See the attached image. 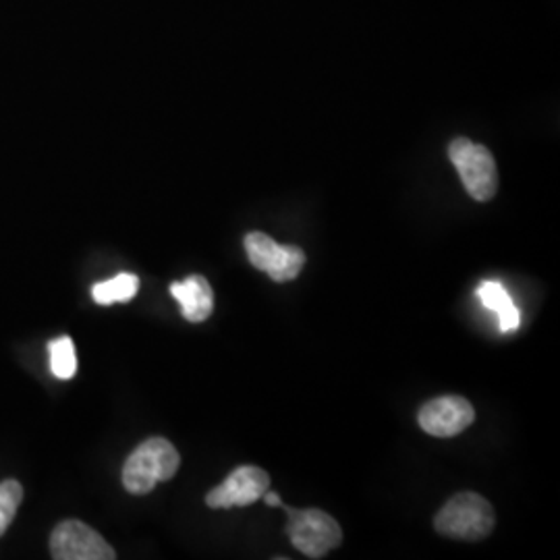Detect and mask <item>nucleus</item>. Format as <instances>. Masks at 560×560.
Here are the masks:
<instances>
[{"label":"nucleus","mask_w":560,"mask_h":560,"mask_svg":"<svg viewBox=\"0 0 560 560\" xmlns=\"http://www.w3.org/2000/svg\"><path fill=\"white\" fill-rule=\"evenodd\" d=\"M50 552L57 560H113L115 548L96 529L78 520L62 521L50 536Z\"/></svg>","instance_id":"6"},{"label":"nucleus","mask_w":560,"mask_h":560,"mask_svg":"<svg viewBox=\"0 0 560 560\" xmlns=\"http://www.w3.org/2000/svg\"><path fill=\"white\" fill-rule=\"evenodd\" d=\"M21 501H23V488L20 481H0V536L7 532L11 521L15 520Z\"/></svg>","instance_id":"13"},{"label":"nucleus","mask_w":560,"mask_h":560,"mask_svg":"<svg viewBox=\"0 0 560 560\" xmlns=\"http://www.w3.org/2000/svg\"><path fill=\"white\" fill-rule=\"evenodd\" d=\"M138 289H140V279L136 275L122 272L115 279L94 284L92 298L101 305H110V303H119V301L133 300L138 295Z\"/></svg>","instance_id":"11"},{"label":"nucleus","mask_w":560,"mask_h":560,"mask_svg":"<svg viewBox=\"0 0 560 560\" xmlns=\"http://www.w3.org/2000/svg\"><path fill=\"white\" fill-rule=\"evenodd\" d=\"M268 488H270V476L264 469L256 465H243L222 481L221 486L208 492L206 504L212 509L249 506L260 501Z\"/></svg>","instance_id":"8"},{"label":"nucleus","mask_w":560,"mask_h":560,"mask_svg":"<svg viewBox=\"0 0 560 560\" xmlns=\"http://www.w3.org/2000/svg\"><path fill=\"white\" fill-rule=\"evenodd\" d=\"M245 254L258 270L266 272L275 282L298 279L305 266V254L298 245H279L264 233H249L245 237Z\"/></svg>","instance_id":"5"},{"label":"nucleus","mask_w":560,"mask_h":560,"mask_svg":"<svg viewBox=\"0 0 560 560\" xmlns=\"http://www.w3.org/2000/svg\"><path fill=\"white\" fill-rule=\"evenodd\" d=\"M494 511L490 502L476 492H460L442 506L434 517V527L444 538L478 541L488 538L494 529Z\"/></svg>","instance_id":"2"},{"label":"nucleus","mask_w":560,"mask_h":560,"mask_svg":"<svg viewBox=\"0 0 560 560\" xmlns=\"http://www.w3.org/2000/svg\"><path fill=\"white\" fill-rule=\"evenodd\" d=\"M50 351V370L60 381H69L78 372L75 345L69 337H59L48 345Z\"/></svg>","instance_id":"12"},{"label":"nucleus","mask_w":560,"mask_h":560,"mask_svg":"<svg viewBox=\"0 0 560 560\" xmlns=\"http://www.w3.org/2000/svg\"><path fill=\"white\" fill-rule=\"evenodd\" d=\"M261 499H264V502H266L268 506H282V501H280V497L277 492H268V490H266Z\"/></svg>","instance_id":"14"},{"label":"nucleus","mask_w":560,"mask_h":560,"mask_svg":"<svg viewBox=\"0 0 560 560\" xmlns=\"http://www.w3.org/2000/svg\"><path fill=\"white\" fill-rule=\"evenodd\" d=\"M478 298L488 310L499 314L502 332H515L520 328L521 312L515 307V303H513L511 295L506 293V289L502 287L501 282H494V280L481 282L480 289H478Z\"/></svg>","instance_id":"10"},{"label":"nucleus","mask_w":560,"mask_h":560,"mask_svg":"<svg viewBox=\"0 0 560 560\" xmlns=\"http://www.w3.org/2000/svg\"><path fill=\"white\" fill-rule=\"evenodd\" d=\"M448 159L455 164L465 191L476 201L494 198L499 189V171L492 152L476 141L457 138L448 143Z\"/></svg>","instance_id":"3"},{"label":"nucleus","mask_w":560,"mask_h":560,"mask_svg":"<svg viewBox=\"0 0 560 560\" xmlns=\"http://www.w3.org/2000/svg\"><path fill=\"white\" fill-rule=\"evenodd\" d=\"M289 525L287 534L293 546L310 559H324L342 541V529L337 520L318 509H287Z\"/></svg>","instance_id":"4"},{"label":"nucleus","mask_w":560,"mask_h":560,"mask_svg":"<svg viewBox=\"0 0 560 560\" xmlns=\"http://www.w3.org/2000/svg\"><path fill=\"white\" fill-rule=\"evenodd\" d=\"M171 293L175 300L179 301L185 320L198 324V322L210 318V314L214 310V293H212L210 282L200 275L187 277L180 282H173Z\"/></svg>","instance_id":"9"},{"label":"nucleus","mask_w":560,"mask_h":560,"mask_svg":"<svg viewBox=\"0 0 560 560\" xmlns=\"http://www.w3.org/2000/svg\"><path fill=\"white\" fill-rule=\"evenodd\" d=\"M476 420L471 402L457 395L428 400L420 409L421 430L436 439H451L467 430Z\"/></svg>","instance_id":"7"},{"label":"nucleus","mask_w":560,"mask_h":560,"mask_svg":"<svg viewBox=\"0 0 560 560\" xmlns=\"http://www.w3.org/2000/svg\"><path fill=\"white\" fill-rule=\"evenodd\" d=\"M177 448L164 439H150L129 455L122 467V486L131 494H148L156 483L171 480L179 469Z\"/></svg>","instance_id":"1"}]
</instances>
